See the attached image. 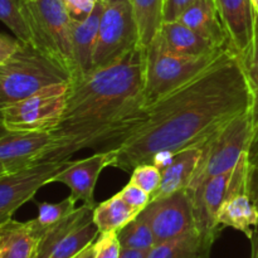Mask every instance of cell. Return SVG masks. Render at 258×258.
Masks as SVG:
<instances>
[{"mask_svg": "<svg viewBox=\"0 0 258 258\" xmlns=\"http://www.w3.org/2000/svg\"><path fill=\"white\" fill-rule=\"evenodd\" d=\"M145 49V100L148 106L193 80L224 50L218 54L189 57L169 50L158 35Z\"/></svg>", "mask_w": 258, "mask_h": 258, "instance_id": "obj_6", "label": "cell"}, {"mask_svg": "<svg viewBox=\"0 0 258 258\" xmlns=\"http://www.w3.org/2000/svg\"><path fill=\"white\" fill-rule=\"evenodd\" d=\"M71 159L38 160L20 170L0 176V226L13 218L15 212L32 201L42 186L53 183Z\"/></svg>", "mask_w": 258, "mask_h": 258, "instance_id": "obj_9", "label": "cell"}, {"mask_svg": "<svg viewBox=\"0 0 258 258\" xmlns=\"http://www.w3.org/2000/svg\"><path fill=\"white\" fill-rule=\"evenodd\" d=\"M139 45L140 38L131 0L105 2L98 27L93 70L117 62Z\"/></svg>", "mask_w": 258, "mask_h": 258, "instance_id": "obj_8", "label": "cell"}, {"mask_svg": "<svg viewBox=\"0 0 258 258\" xmlns=\"http://www.w3.org/2000/svg\"><path fill=\"white\" fill-rule=\"evenodd\" d=\"M96 257V243L92 242L91 244H88L86 248H83L82 251L78 254H76L73 258H95Z\"/></svg>", "mask_w": 258, "mask_h": 258, "instance_id": "obj_36", "label": "cell"}, {"mask_svg": "<svg viewBox=\"0 0 258 258\" xmlns=\"http://www.w3.org/2000/svg\"><path fill=\"white\" fill-rule=\"evenodd\" d=\"M146 256H148V252L135 251V249L127 248H122L120 253V258H146Z\"/></svg>", "mask_w": 258, "mask_h": 258, "instance_id": "obj_35", "label": "cell"}, {"mask_svg": "<svg viewBox=\"0 0 258 258\" xmlns=\"http://www.w3.org/2000/svg\"><path fill=\"white\" fill-rule=\"evenodd\" d=\"M117 196L120 197V198L122 199V201L125 202L138 216L151 202L150 194H148L145 190H143L140 186L131 183V181H128V184H126V185L118 191Z\"/></svg>", "mask_w": 258, "mask_h": 258, "instance_id": "obj_29", "label": "cell"}, {"mask_svg": "<svg viewBox=\"0 0 258 258\" xmlns=\"http://www.w3.org/2000/svg\"><path fill=\"white\" fill-rule=\"evenodd\" d=\"M131 183L140 186L151 197L159 190L161 184V170L155 164H140L131 171Z\"/></svg>", "mask_w": 258, "mask_h": 258, "instance_id": "obj_28", "label": "cell"}, {"mask_svg": "<svg viewBox=\"0 0 258 258\" xmlns=\"http://www.w3.org/2000/svg\"><path fill=\"white\" fill-rule=\"evenodd\" d=\"M140 214L153 231L155 246L196 228L193 203L186 189L151 201Z\"/></svg>", "mask_w": 258, "mask_h": 258, "instance_id": "obj_10", "label": "cell"}, {"mask_svg": "<svg viewBox=\"0 0 258 258\" xmlns=\"http://www.w3.org/2000/svg\"><path fill=\"white\" fill-rule=\"evenodd\" d=\"M236 166L231 171L219 174L204 181L193 193H189L193 203L196 228L204 236L217 239L222 229L217 223V214L231 189Z\"/></svg>", "mask_w": 258, "mask_h": 258, "instance_id": "obj_12", "label": "cell"}, {"mask_svg": "<svg viewBox=\"0 0 258 258\" xmlns=\"http://www.w3.org/2000/svg\"><path fill=\"white\" fill-rule=\"evenodd\" d=\"M71 76L57 62L32 44L22 43L0 64V111L48 86L70 83Z\"/></svg>", "mask_w": 258, "mask_h": 258, "instance_id": "obj_3", "label": "cell"}, {"mask_svg": "<svg viewBox=\"0 0 258 258\" xmlns=\"http://www.w3.org/2000/svg\"><path fill=\"white\" fill-rule=\"evenodd\" d=\"M42 233L34 219L19 222L10 218L0 226V258H35Z\"/></svg>", "mask_w": 258, "mask_h": 258, "instance_id": "obj_17", "label": "cell"}, {"mask_svg": "<svg viewBox=\"0 0 258 258\" xmlns=\"http://www.w3.org/2000/svg\"><path fill=\"white\" fill-rule=\"evenodd\" d=\"M92 216L93 213L81 222L75 229H72L58 243L48 258H73L88 244L95 242L100 236V231L93 222Z\"/></svg>", "mask_w": 258, "mask_h": 258, "instance_id": "obj_24", "label": "cell"}, {"mask_svg": "<svg viewBox=\"0 0 258 258\" xmlns=\"http://www.w3.org/2000/svg\"><path fill=\"white\" fill-rule=\"evenodd\" d=\"M214 3L231 48L239 58L244 57L251 49L256 32L258 14L252 0H214Z\"/></svg>", "mask_w": 258, "mask_h": 258, "instance_id": "obj_13", "label": "cell"}, {"mask_svg": "<svg viewBox=\"0 0 258 258\" xmlns=\"http://www.w3.org/2000/svg\"><path fill=\"white\" fill-rule=\"evenodd\" d=\"M100 2H107V0H100Z\"/></svg>", "mask_w": 258, "mask_h": 258, "instance_id": "obj_40", "label": "cell"}, {"mask_svg": "<svg viewBox=\"0 0 258 258\" xmlns=\"http://www.w3.org/2000/svg\"><path fill=\"white\" fill-rule=\"evenodd\" d=\"M146 49L95 68L68 83L67 102L53 131L54 148L44 160H66L88 148L116 149L145 118Z\"/></svg>", "mask_w": 258, "mask_h": 258, "instance_id": "obj_2", "label": "cell"}, {"mask_svg": "<svg viewBox=\"0 0 258 258\" xmlns=\"http://www.w3.org/2000/svg\"><path fill=\"white\" fill-rule=\"evenodd\" d=\"M20 44H22V42H19L17 38H12L9 35L0 33V64L9 59L17 52Z\"/></svg>", "mask_w": 258, "mask_h": 258, "instance_id": "obj_33", "label": "cell"}, {"mask_svg": "<svg viewBox=\"0 0 258 258\" xmlns=\"http://www.w3.org/2000/svg\"><path fill=\"white\" fill-rule=\"evenodd\" d=\"M202 156L201 146H191L173 154L164 168H161V184L151 201L165 198L179 190L188 188L196 174Z\"/></svg>", "mask_w": 258, "mask_h": 258, "instance_id": "obj_16", "label": "cell"}, {"mask_svg": "<svg viewBox=\"0 0 258 258\" xmlns=\"http://www.w3.org/2000/svg\"><path fill=\"white\" fill-rule=\"evenodd\" d=\"M0 20L24 44H32V35L23 12L22 0H0Z\"/></svg>", "mask_w": 258, "mask_h": 258, "instance_id": "obj_26", "label": "cell"}, {"mask_svg": "<svg viewBox=\"0 0 258 258\" xmlns=\"http://www.w3.org/2000/svg\"><path fill=\"white\" fill-rule=\"evenodd\" d=\"M159 38L169 50L189 57H204L218 54L223 49L217 48L209 40L199 35L180 20L164 22L158 32ZM226 49V48H224Z\"/></svg>", "mask_w": 258, "mask_h": 258, "instance_id": "obj_19", "label": "cell"}, {"mask_svg": "<svg viewBox=\"0 0 258 258\" xmlns=\"http://www.w3.org/2000/svg\"><path fill=\"white\" fill-rule=\"evenodd\" d=\"M246 71L247 80L252 95L251 118H252V140L248 150L249 164H251L252 181L258 180V15L256 22L253 43L251 49L241 58Z\"/></svg>", "mask_w": 258, "mask_h": 258, "instance_id": "obj_21", "label": "cell"}, {"mask_svg": "<svg viewBox=\"0 0 258 258\" xmlns=\"http://www.w3.org/2000/svg\"><path fill=\"white\" fill-rule=\"evenodd\" d=\"M97 2L98 0H63L72 22H82L87 19L95 10Z\"/></svg>", "mask_w": 258, "mask_h": 258, "instance_id": "obj_31", "label": "cell"}, {"mask_svg": "<svg viewBox=\"0 0 258 258\" xmlns=\"http://www.w3.org/2000/svg\"><path fill=\"white\" fill-rule=\"evenodd\" d=\"M25 166L28 165H24V164H19V163H4V161H0V176L7 175V174H10V173H14V171H18L20 170V169L25 168Z\"/></svg>", "mask_w": 258, "mask_h": 258, "instance_id": "obj_34", "label": "cell"}, {"mask_svg": "<svg viewBox=\"0 0 258 258\" xmlns=\"http://www.w3.org/2000/svg\"><path fill=\"white\" fill-rule=\"evenodd\" d=\"M139 29L140 45L146 48L163 24L164 0H131Z\"/></svg>", "mask_w": 258, "mask_h": 258, "instance_id": "obj_23", "label": "cell"}, {"mask_svg": "<svg viewBox=\"0 0 258 258\" xmlns=\"http://www.w3.org/2000/svg\"><path fill=\"white\" fill-rule=\"evenodd\" d=\"M251 106L243 63L227 48L193 80L148 106L143 122L116 148L113 168L130 173L159 154L202 146Z\"/></svg>", "mask_w": 258, "mask_h": 258, "instance_id": "obj_1", "label": "cell"}, {"mask_svg": "<svg viewBox=\"0 0 258 258\" xmlns=\"http://www.w3.org/2000/svg\"><path fill=\"white\" fill-rule=\"evenodd\" d=\"M251 241L253 243V254H252V258H258V227L256 231H254V236Z\"/></svg>", "mask_w": 258, "mask_h": 258, "instance_id": "obj_37", "label": "cell"}, {"mask_svg": "<svg viewBox=\"0 0 258 258\" xmlns=\"http://www.w3.org/2000/svg\"><path fill=\"white\" fill-rule=\"evenodd\" d=\"M68 83H55L0 111V134L47 133L60 122Z\"/></svg>", "mask_w": 258, "mask_h": 258, "instance_id": "obj_7", "label": "cell"}, {"mask_svg": "<svg viewBox=\"0 0 258 258\" xmlns=\"http://www.w3.org/2000/svg\"><path fill=\"white\" fill-rule=\"evenodd\" d=\"M116 149L98 150L81 160H71L62 171L53 179V183H62L71 189V197L76 202L96 207L95 188L103 169L113 166Z\"/></svg>", "mask_w": 258, "mask_h": 258, "instance_id": "obj_11", "label": "cell"}, {"mask_svg": "<svg viewBox=\"0 0 258 258\" xmlns=\"http://www.w3.org/2000/svg\"><path fill=\"white\" fill-rule=\"evenodd\" d=\"M252 4H253L254 9L258 10V0H252Z\"/></svg>", "mask_w": 258, "mask_h": 258, "instance_id": "obj_39", "label": "cell"}, {"mask_svg": "<svg viewBox=\"0 0 258 258\" xmlns=\"http://www.w3.org/2000/svg\"><path fill=\"white\" fill-rule=\"evenodd\" d=\"M197 0H164L163 23L179 20L180 15Z\"/></svg>", "mask_w": 258, "mask_h": 258, "instance_id": "obj_32", "label": "cell"}, {"mask_svg": "<svg viewBox=\"0 0 258 258\" xmlns=\"http://www.w3.org/2000/svg\"><path fill=\"white\" fill-rule=\"evenodd\" d=\"M179 20L217 48H231L228 34L213 0H197L180 15Z\"/></svg>", "mask_w": 258, "mask_h": 258, "instance_id": "obj_18", "label": "cell"}, {"mask_svg": "<svg viewBox=\"0 0 258 258\" xmlns=\"http://www.w3.org/2000/svg\"><path fill=\"white\" fill-rule=\"evenodd\" d=\"M76 203L77 202L71 196L60 201L59 203H48V202L38 203V216L37 218H34L35 223L39 226L42 231H44L45 228L58 223L66 217L72 214L77 209Z\"/></svg>", "mask_w": 258, "mask_h": 258, "instance_id": "obj_27", "label": "cell"}, {"mask_svg": "<svg viewBox=\"0 0 258 258\" xmlns=\"http://www.w3.org/2000/svg\"><path fill=\"white\" fill-rule=\"evenodd\" d=\"M92 217L100 233H108L118 232L138 214L116 194L107 201L96 204Z\"/></svg>", "mask_w": 258, "mask_h": 258, "instance_id": "obj_22", "label": "cell"}, {"mask_svg": "<svg viewBox=\"0 0 258 258\" xmlns=\"http://www.w3.org/2000/svg\"><path fill=\"white\" fill-rule=\"evenodd\" d=\"M121 248L149 252L155 247L153 231L141 214L117 232Z\"/></svg>", "mask_w": 258, "mask_h": 258, "instance_id": "obj_25", "label": "cell"}, {"mask_svg": "<svg viewBox=\"0 0 258 258\" xmlns=\"http://www.w3.org/2000/svg\"><path fill=\"white\" fill-rule=\"evenodd\" d=\"M251 140L252 118L248 111L218 128L201 146V160L186 190L193 193L208 179L234 169L242 156L248 153Z\"/></svg>", "mask_w": 258, "mask_h": 258, "instance_id": "obj_5", "label": "cell"}, {"mask_svg": "<svg viewBox=\"0 0 258 258\" xmlns=\"http://www.w3.org/2000/svg\"><path fill=\"white\" fill-rule=\"evenodd\" d=\"M52 133H3L0 134V161L24 165L44 160L54 148Z\"/></svg>", "mask_w": 258, "mask_h": 258, "instance_id": "obj_14", "label": "cell"}, {"mask_svg": "<svg viewBox=\"0 0 258 258\" xmlns=\"http://www.w3.org/2000/svg\"><path fill=\"white\" fill-rule=\"evenodd\" d=\"M213 2H214V0H213Z\"/></svg>", "mask_w": 258, "mask_h": 258, "instance_id": "obj_42", "label": "cell"}, {"mask_svg": "<svg viewBox=\"0 0 258 258\" xmlns=\"http://www.w3.org/2000/svg\"><path fill=\"white\" fill-rule=\"evenodd\" d=\"M251 193H252V197L254 198V201L257 202L258 204V180L253 181L251 185Z\"/></svg>", "mask_w": 258, "mask_h": 258, "instance_id": "obj_38", "label": "cell"}, {"mask_svg": "<svg viewBox=\"0 0 258 258\" xmlns=\"http://www.w3.org/2000/svg\"><path fill=\"white\" fill-rule=\"evenodd\" d=\"M105 2L98 0L95 10L87 19L72 22V55L73 73L71 80L86 75L93 70L98 27Z\"/></svg>", "mask_w": 258, "mask_h": 258, "instance_id": "obj_15", "label": "cell"}, {"mask_svg": "<svg viewBox=\"0 0 258 258\" xmlns=\"http://www.w3.org/2000/svg\"><path fill=\"white\" fill-rule=\"evenodd\" d=\"M96 243V257L95 258H120L121 244L118 241L117 232H108L100 233Z\"/></svg>", "mask_w": 258, "mask_h": 258, "instance_id": "obj_30", "label": "cell"}, {"mask_svg": "<svg viewBox=\"0 0 258 258\" xmlns=\"http://www.w3.org/2000/svg\"><path fill=\"white\" fill-rule=\"evenodd\" d=\"M257 14H258V10H257Z\"/></svg>", "mask_w": 258, "mask_h": 258, "instance_id": "obj_41", "label": "cell"}, {"mask_svg": "<svg viewBox=\"0 0 258 258\" xmlns=\"http://www.w3.org/2000/svg\"><path fill=\"white\" fill-rule=\"evenodd\" d=\"M214 242L216 239L194 228L176 238L156 244L148 252L146 258H211Z\"/></svg>", "mask_w": 258, "mask_h": 258, "instance_id": "obj_20", "label": "cell"}, {"mask_svg": "<svg viewBox=\"0 0 258 258\" xmlns=\"http://www.w3.org/2000/svg\"><path fill=\"white\" fill-rule=\"evenodd\" d=\"M32 45L52 58L72 77V19L63 0H22Z\"/></svg>", "mask_w": 258, "mask_h": 258, "instance_id": "obj_4", "label": "cell"}]
</instances>
